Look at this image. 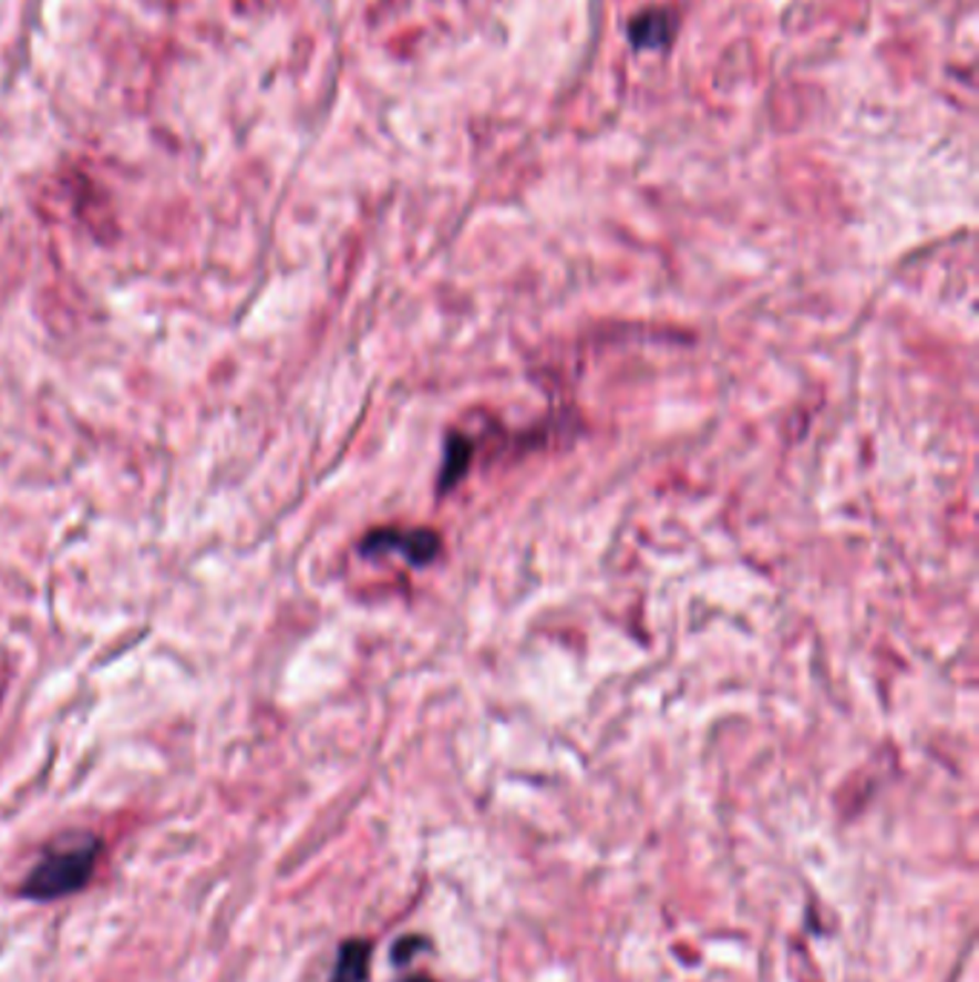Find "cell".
Masks as SVG:
<instances>
[{
  "instance_id": "1",
  "label": "cell",
  "mask_w": 979,
  "mask_h": 982,
  "mask_svg": "<svg viewBox=\"0 0 979 982\" xmlns=\"http://www.w3.org/2000/svg\"><path fill=\"white\" fill-rule=\"evenodd\" d=\"M101 854V845L90 834H70L61 841L50 845L41 862L32 868L29 879L23 882V897L29 899H61L66 893H75L84 888L92 877L95 859Z\"/></svg>"
},
{
  "instance_id": "2",
  "label": "cell",
  "mask_w": 979,
  "mask_h": 982,
  "mask_svg": "<svg viewBox=\"0 0 979 982\" xmlns=\"http://www.w3.org/2000/svg\"><path fill=\"white\" fill-rule=\"evenodd\" d=\"M388 549H400L405 551V558L411 564H429L434 555H437L440 544L437 537L431 535V531H374V535H368V540L362 544V551L371 555V551H388Z\"/></svg>"
},
{
  "instance_id": "3",
  "label": "cell",
  "mask_w": 979,
  "mask_h": 982,
  "mask_svg": "<svg viewBox=\"0 0 979 982\" xmlns=\"http://www.w3.org/2000/svg\"><path fill=\"white\" fill-rule=\"evenodd\" d=\"M676 38V14L667 9H647V12L635 14L629 23V43L638 52L667 50Z\"/></svg>"
},
{
  "instance_id": "4",
  "label": "cell",
  "mask_w": 979,
  "mask_h": 982,
  "mask_svg": "<svg viewBox=\"0 0 979 982\" xmlns=\"http://www.w3.org/2000/svg\"><path fill=\"white\" fill-rule=\"evenodd\" d=\"M368 974V945L365 942H348L339 954L337 976L333 982H362Z\"/></svg>"
}]
</instances>
